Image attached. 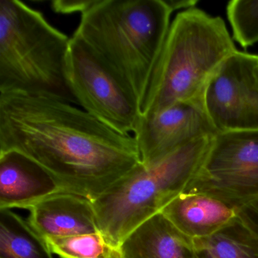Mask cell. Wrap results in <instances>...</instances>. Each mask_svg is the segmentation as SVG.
<instances>
[{"instance_id":"cell-1","label":"cell","mask_w":258,"mask_h":258,"mask_svg":"<svg viewBox=\"0 0 258 258\" xmlns=\"http://www.w3.org/2000/svg\"><path fill=\"white\" fill-rule=\"evenodd\" d=\"M46 169L64 192L90 201L142 165L137 141L74 104L45 95L0 93V154Z\"/></svg>"},{"instance_id":"cell-2","label":"cell","mask_w":258,"mask_h":258,"mask_svg":"<svg viewBox=\"0 0 258 258\" xmlns=\"http://www.w3.org/2000/svg\"><path fill=\"white\" fill-rule=\"evenodd\" d=\"M172 13L166 0H93L73 34L123 86L140 114Z\"/></svg>"},{"instance_id":"cell-3","label":"cell","mask_w":258,"mask_h":258,"mask_svg":"<svg viewBox=\"0 0 258 258\" xmlns=\"http://www.w3.org/2000/svg\"><path fill=\"white\" fill-rule=\"evenodd\" d=\"M236 50L220 16L197 7L178 13L152 72L141 116L182 102L204 104L210 83Z\"/></svg>"},{"instance_id":"cell-4","label":"cell","mask_w":258,"mask_h":258,"mask_svg":"<svg viewBox=\"0 0 258 258\" xmlns=\"http://www.w3.org/2000/svg\"><path fill=\"white\" fill-rule=\"evenodd\" d=\"M71 38L43 13L0 0V93L45 95L77 104L66 81Z\"/></svg>"},{"instance_id":"cell-5","label":"cell","mask_w":258,"mask_h":258,"mask_svg":"<svg viewBox=\"0 0 258 258\" xmlns=\"http://www.w3.org/2000/svg\"><path fill=\"white\" fill-rule=\"evenodd\" d=\"M214 138L196 140L151 165L142 164L93 201L99 231L120 247L134 229L183 192Z\"/></svg>"},{"instance_id":"cell-6","label":"cell","mask_w":258,"mask_h":258,"mask_svg":"<svg viewBox=\"0 0 258 258\" xmlns=\"http://www.w3.org/2000/svg\"><path fill=\"white\" fill-rule=\"evenodd\" d=\"M182 193L207 195L236 208L258 198V131L217 134Z\"/></svg>"},{"instance_id":"cell-7","label":"cell","mask_w":258,"mask_h":258,"mask_svg":"<svg viewBox=\"0 0 258 258\" xmlns=\"http://www.w3.org/2000/svg\"><path fill=\"white\" fill-rule=\"evenodd\" d=\"M66 81L77 104L123 135H133L141 114L123 86L77 37H71Z\"/></svg>"},{"instance_id":"cell-8","label":"cell","mask_w":258,"mask_h":258,"mask_svg":"<svg viewBox=\"0 0 258 258\" xmlns=\"http://www.w3.org/2000/svg\"><path fill=\"white\" fill-rule=\"evenodd\" d=\"M204 105L218 134L258 131V55L235 51L208 85Z\"/></svg>"},{"instance_id":"cell-9","label":"cell","mask_w":258,"mask_h":258,"mask_svg":"<svg viewBox=\"0 0 258 258\" xmlns=\"http://www.w3.org/2000/svg\"><path fill=\"white\" fill-rule=\"evenodd\" d=\"M217 134L204 104L182 102L141 116L133 136L142 164L149 166L196 140Z\"/></svg>"},{"instance_id":"cell-10","label":"cell","mask_w":258,"mask_h":258,"mask_svg":"<svg viewBox=\"0 0 258 258\" xmlns=\"http://www.w3.org/2000/svg\"><path fill=\"white\" fill-rule=\"evenodd\" d=\"M60 192L58 181L35 161L17 152L0 154V209H28Z\"/></svg>"},{"instance_id":"cell-11","label":"cell","mask_w":258,"mask_h":258,"mask_svg":"<svg viewBox=\"0 0 258 258\" xmlns=\"http://www.w3.org/2000/svg\"><path fill=\"white\" fill-rule=\"evenodd\" d=\"M28 210V222L46 239L100 232L93 202L84 196L57 193Z\"/></svg>"},{"instance_id":"cell-12","label":"cell","mask_w":258,"mask_h":258,"mask_svg":"<svg viewBox=\"0 0 258 258\" xmlns=\"http://www.w3.org/2000/svg\"><path fill=\"white\" fill-rule=\"evenodd\" d=\"M120 247L122 258H199L193 238L161 212L134 229Z\"/></svg>"},{"instance_id":"cell-13","label":"cell","mask_w":258,"mask_h":258,"mask_svg":"<svg viewBox=\"0 0 258 258\" xmlns=\"http://www.w3.org/2000/svg\"><path fill=\"white\" fill-rule=\"evenodd\" d=\"M236 208L205 194L181 193L161 213L191 238L217 232L236 216Z\"/></svg>"},{"instance_id":"cell-14","label":"cell","mask_w":258,"mask_h":258,"mask_svg":"<svg viewBox=\"0 0 258 258\" xmlns=\"http://www.w3.org/2000/svg\"><path fill=\"white\" fill-rule=\"evenodd\" d=\"M193 241L199 258H258V239L237 215L217 232Z\"/></svg>"},{"instance_id":"cell-15","label":"cell","mask_w":258,"mask_h":258,"mask_svg":"<svg viewBox=\"0 0 258 258\" xmlns=\"http://www.w3.org/2000/svg\"><path fill=\"white\" fill-rule=\"evenodd\" d=\"M46 238L11 209H0V258H53Z\"/></svg>"},{"instance_id":"cell-16","label":"cell","mask_w":258,"mask_h":258,"mask_svg":"<svg viewBox=\"0 0 258 258\" xmlns=\"http://www.w3.org/2000/svg\"><path fill=\"white\" fill-rule=\"evenodd\" d=\"M52 253L61 258H122L119 246L102 232L46 238Z\"/></svg>"},{"instance_id":"cell-17","label":"cell","mask_w":258,"mask_h":258,"mask_svg":"<svg viewBox=\"0 0 258 258\" xmlns=\"http://www.w3.org/2000/svg\"><path fill=\"white\" fill-rule=\"evenodd\" d=\"M226 16L232 39L241 47L258 43V0H232L226 5Z\"/></svg>"},{"instance_id":"cell-18","label":"cell","mask_w":258,"mask_h":258,"mask_svg":"<svg viewBox=\"0 0 258 258\" xmlns=\"http://www.w3.org/2000/svg\"><path fill=\"white\" fill-rule=\"evenodd\" d=\"M236 215L258 239V198L237 208Z\"/></svg>"},{"instance_id":"cell-19","label":"cell","mask_w":258,"mask_h":258,"mask_svg":"<svg viewBox=\"0 0 258 258\" xmlns=\"http://www.w3.org/2000/svg\"><path fill=\"white\" fill-rule=\"evenodd\" d=\"M93 0H57L52 1L51 4L52 10L60 14H73L81 13L82 14L85 10L90 7Z\"/></svg>"},{"instance_id":"cell-20","label":"cell","mask_w":258,"mask_h":258,"mask_svg":"<svg viewBox=\"0 0 258 258\" xmlns=\"http://www.w3.org/2000/svg\"><path fill=\"white\" fill-rule=\"evenodd\" d=\"M172 11L175 12L176 10H186L188 9L196 7L199 1L197 0H166Z\"/></svg>"}]
</instances>
